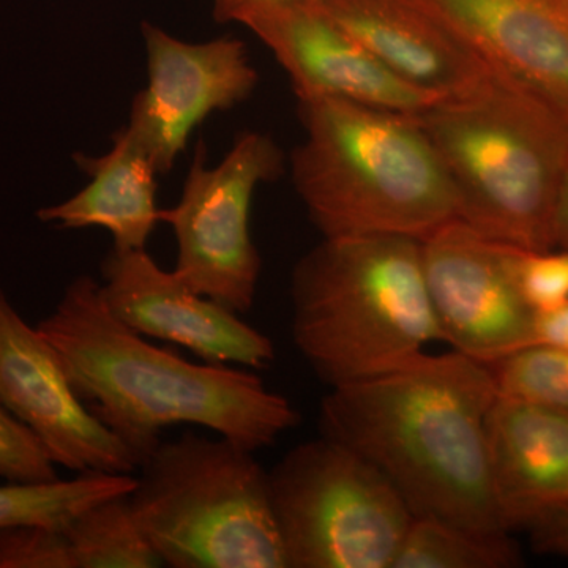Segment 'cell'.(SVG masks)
Segmentation results:
<instances>
[{
  "label": "cell",
  "instance_id": "obj_1",
  "mask_svg": "<svg viewBox=\"0 0 568 568\" xmlns=\"http://www.w3.org/2000/svg\"><path fill=\"white\" fill-rule=\"evenodd\" d=\"M497 395L488 365L457 351L425 353L386 375L331 388L321 403V436L368 459L414 517L510 534L487 452Z\"/></svg>",
  "mask_w": 568,
  "mask_h": 568
},
{
  "label": "cell",
  "instance_id": "obj_2",
  "mask_svg": "<svg viewBox=\"0 0 568 568\" xmlns=\"http://www.w3.org/2000/svg\"><path fill=\"white\" fill-rule=\"evenodd\" d=\"M37 328L81 402L140 465L171 426H204L254 454L301 422L290 399L248 369L194 364L149 343L112 315L92 276L74 278Z\"/></svg>",
  "mask_w": 568,
  "mask_h": 568
},
{
  "label": "cell",
  "instance_id": "obj_3",
  "mask_svg": "<svg viewBox=\"0 0 568 568\" xmlns=\"http://www.w3.org/2000/svg\"><path fill=\"white\" fill-rule=\"evenodd\" d=\"M305 141L291 156L310 220L327 237L422 241L458 220V200L413 114L315 97L298 100Z\"/></svg>",
  "mask_w": 568,
  "mask_h": 568
},
{
  "label": "cell",
  "instance_id": "obj_4",
  "mask_svg": "<svg viewBox=\"0 0 568 568\" xmlns=\"http://www.w3.org/2000/svg\"><path fill=\"white\" fill-rule=\"evenodd\" d=\"M291 301L295 346L331 388L386 375L440 342L416 239L324 237L295 264Z\"/></svg>",
  "mask_w": 568,
  "mask_h": 568
},
{
  "label": "cell",
  "instance_id": "obj_5",
  "mask_svg": "<svg viewBox=\"0 0 568 568\" xmlns=\"http://www.w3.org/2000/svg\"><path fill=\"white\" fill-rule=\"evenodd\" d=\"M458 200V220L532 252L555 248L552 220L568 156V121L497 71L477 91L413 114Z\"/></svg>",
  "mask_w": 568,
  "mask_h": 568
},
{
  "label": "cell",
  "instance_id": "obj_6",
  "mask_svg": "<svg viewBox=\"0 0 568 568\" xmlns=\"http://www.w3.org/2000/svg\"><path fill=\"white\" fill-rule=\"evenodd\" d=\"M130 503L163 566L287 568L268 473L222 436L183 433L140 467Z\"/></svg>",
  "mask_w": 568,
  "mask_h": 568
},
{
  "label": "cell",
  "instance_id": "obj_7",
  "mask_svg": "<svg viewBox=\"0 0 568 568\" xmlns=\"http://www.w3.org/2000/svg\"><path fill=\"white\" fill-rule=\"evenodd\" d=\"M287 568H392L414 515L357 452L321 436L268 470Z\"/></svg>",
  "mask_w": 568,
  "mask_h": 568
},
{
  "label": "cell",
  "instance_id": "obj_8",
  "mask_svg": "<svg viewBox=\"0 0 568 568\" xmlns=\"http://www.w3.org/2000/svg\"><path fill=\"white\" fill-rule=\"evenodd\" d=\"M284 155L267 134L244 132L216 166H207L201 140L171 209H160V222L173 227L178 242L174 272L197 294L244 315L253 308L261 275V256L250 231L254 193L276 181Z\"/></svg>",
  "mask_w": 568,
  "mask_h": 568
},
{
  "label": "cell",
  "instance_id": "obj_9",
  "mask_svg": "<svg viewBox=\"0 0 568 568\" xmlns=\"http://www.w3.org/2000/svg\"><path fill=\"white\" fill-rule=\"evenodd\" d=\"M420 252L440 342L485 365L532 345L536 312L519 290L518 246L452 220L422 239Z\"/></svg>",
  "mask_w": 568,
  "mask_h": 568
},
{
  "label": "cell",
  "instance_id": "obj_10",
  "mask_svg": "<svg viewBox=\"0 0 568 568\" xmlns=\"http://www.w3.org/2000/svg\"><path fill=\"white\" fill-rule=\"evenodd\" d=\"M148 85L134 95L129 132L170 173L196 126L216 111L245 102L260 74L241 40L189 43L153 24L142 26Z\"/></svg>",
  "mask_w": 568,
  "mask_h": 568
},
{
  "label": "cell",
  "instance_id": "obj_11",
  "mask_svg": "<svg viewBox=\"0 0 568 568\" xmlns=\"http://www.w3.org/2000/svg\"><path fill=\"white\" fill-rule=\"evenodd\" d=\"M0 402L73 473L134 474L140 458L71 387L61 358L0 287Z\"/></svg>",
  "mask_w": 568,
  "mask_h": 568
},
{
  "label": "cell",
  "instance_id": "obj_12",
  "mask_svg": "<svg viewBox=\"0 0 568 568\" xmlns=\"http://www.w3.org/2000/svg\"><path fill=\"white\" fill-rule=\"evenodd\" d=\"M234 22L271 50L298 100L331 97L402 114H418L443 100L387 70L320 0L253 7Z\"/></svg>",
  "mask_w": 568,
  "mask_h": 568
},
{
  "label": "cell",
  "instance_id": "obj_13",
  "mask_svg": "<svg viewBox=\"0 0 568 568\" xmlns=\"http://www.w3.org/2000/svg\"><path fill=\"white\" fill-rule=\"evenodd\" d=\"M102 275L104 304L136 334L186 347L207 364L252 369L274 364L268 336L197 294L174 271H163L145 248H112Z\"/></svg>",
  "mask_w": 568,
  "mask_h": 568
},
{
  "label": "cell",
  "instance_id": "obj_14",
  "mask_svg": "<svg viewBox=\"0 0 568 568\" xmlns=\"http://www.w3.org/2000/svg\"><path fill=\"white\" fill-rule=\"evenodd\" d=\"M387 70L439 99L477 91L497 73L429 0H320Z\"/></svg>",
  "mask_w": 568,
  "mask_h": 568
},
{
  "label": "cell",
  "instance_id": "obj_15",
  "mask_svg": "<svg viewBox=\"0 0 568 568\" xmlns=\"http://www.w3.org/2000/svg\"><path fill=\"white\" fill-rule=\"evenodd\" d=\"M495 69L568 121V11L558 0H429Z\"/></svg>",
  "mask_w": 568,
  "mask_h": 568
},
{
  "label": "cell",
  "instance_id": "obj_16",
  "mask_svg": "<svg viewBox=\"0 0 568 568\" xmlns=\"http://www.w3.org/2000/svg\"><path fill=\"white\" fill-rule=\"evenodd\" d=\"M493 491L508 532L566 496L568 410L497 395L487 416Z\"/></svg>",
  "mask_w": 568,
  "mask_h": 568
},
{
  "label": "cell",
  "instance_id": "obj_17",
  "mask_svg": "<svg viewBox=\"0 0 568 568\" xmlns=\"http://www.w3.org/2000/svg\"><path fill=\"white\" fill-rule=\"evenodd\" d=\"M91 182L61 204L37 212L40 222L61 230L103 227L119 250H144L160 223L156 171L151 155L123 126L102 156L74 155Z\"/></svg>",
  "mask_w": 568,
  "mask_h": 568
},
{
  "label": "cell",
  "instance_id": "obj_18",
  "mask_svg": "<svg viewBox=\"0 0 568 568\" xmlns=\"http://www.w3.org/2000/svg\"><path fill=\"white\" fill-rule=\"evenodd\" d=\"M74 568L162 567L159 552L145 536L129 495L100 500L63 528Z\"/></svg>",
  "mask_w": 568,
  "mask_h": 568
},
{
  "label": "cell",
  "instance_id": "obj_19",
  "mask_svg": "<svg viewBox=\"0 0 568 568\" xmlns=\"http://www.w3.org/2000/svg\"><path fill=\"white\" fill-rule=\"evenodd\" d=\"M136 485L133 474L81 473L70 480L48 484L0 485V528L47 525L65 528L85 508L130 495Z\"/></svg>",
  "mask_w": 568,
  "mask_h": 568
},
{
  "label": "cell",
  "instance_id": "obj_20",
  "mask_svg": "<svg viewBox=\"0 0 568 568\" xmlns=\"http://www.w3.org/2000/svg\"><path fill=\"white\" fill-rule=\"evenodd\" d=\"M521 551L510 534H481L443 519L414 517L392 568H514Z\"/></svg>",
  "mask_w": 568,
  "mask_h": 568
},
{
  "label": "cell",
  "instance_id": "obj_21",
  "mask_svg": "<svg viewBox=\"0 0 568 568\" xmlns=\"http://www.w3.org/2000/svg\"><path fill=\"white\" fill-rule=\"evenodd\" d=\"M488 366L497 394L568 410V351L532 345Z\"/></svg>",
  "mask_w": 568,
  "mask_h": 568
},
{
  "label": "cell",
  "instance_id": "obj_22",
  "mask_svg": "<svg viewBox=\"0 0 568 568\" xmlns=\"http://www.w3.org/2000/svg\"><path fill=\"white\" fill-rule=\"evenodd\" d=\"M0 478L10 484H48L58 470L39 437L0 402Z\"/></svg>",
  "mask_w": 568,
  "mask_h": 568
},
{
  "label": "cell",
  "instance_id": "obj_23",
  "mask_svg": "<svg viewBox=\"0 0 568 568\" xmlns=\"http://www.w3.org/2000/svg\"><path fill=\"white\" fill-rule=\"evenodd\" d=\"M0 568H74L65 530L47 525L0 528Z\"/></svg>",
  "mask_w": 568,
  "mask_h": 568
},
{
  "label": "cell",
  "instance_id": "obj_24",
  "mask_svg": "<svg viewBox=\"0 0 568 568\" xmlns=\"http://www.w3.org/2000/svg\"><path fill=\"white\" fill-rule=\"evenodd\" d=\"M517 278L534 312H547L568 302V250L547 252L518 248Z\"/></svg>",
  "mask_w": 568,
  "mask_h": 568
},
{
  "label": "cell",
  "instance_id": "obj_25",
  "mask_svg": "<svg viewBox=\"0 0 568 568\" xmlns=\"http://www.w3.org/2000/svg\"><path fill=\"white\" fill-rule=\"evenodd\" d=\"M525 530L537 552L568 558V497L538 511Z\"/></svg>",
  "mask_w": 568,
  "mask_h": 568
},
{
  "label": "cell",
  "instance_id": "obj_26",
  "mask_svg": "<svg viewBox=\"0 0 568 568\" xmlns=\"http://www.w3.org/2000/svg\"><path fill=\"white\" fill-rule=\"evenodd\" d=\"M532 345L568 351V302L556 306V308L547 310V312L536 313Z\"/></svg>",
  "mask_w": 568,
  "mask_h": 568
},
{
  "label": "cell",
  "instance_id": "obj_27",
  "mask_svg": "<svg viewBox=\"0 0 568 568\" xmlns=\"http://www.w3.org/2000/svg\"><path fill=\"white\" fill-rule=\"evenodd\" d=\"M552 237H555V248L568 250V156L559 182L558 197H556Z\"/></svg>",
  "mask_w": 568,
  "mask_h": 568
},
{
  "label": "cell",
  "instance_id": "obj_28",
  "mask_svg": "<svg viewBox=\"0 0 568 568\" xmlns=\"http://www.w3.org/2000/svg\"><path fill=\"white\" fill-rule=\"evenodd\" d=\"M213 17L216 21L234 22L239 14L253 7L267 6V3L298 2V0H212Z\"/></svg>",
  "mask_w": 568,
  "mask_h": 568
},
{
  "label": "cell",
  "instance_id": "obj_29",
  "mask_svg": "<svg viewBox=\"0 0 568 568\" xmlns=\"http://www.w3.org/2000/svg\"><path fill=\"white\" fill-rule=\"evenodd\" d=\"M564 497H568V480H567L566 496H564Z\"/></svg>",
  "mask_w": 568,
  "mask_h": 568
}]
</instances>
